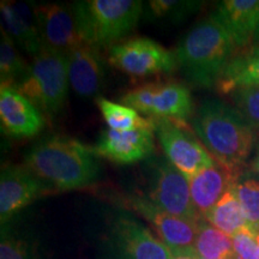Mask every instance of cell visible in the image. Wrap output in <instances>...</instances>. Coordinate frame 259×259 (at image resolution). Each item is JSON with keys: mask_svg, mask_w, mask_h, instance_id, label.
<instances>
[{"mask_svg": "<svg viewBox=\"0 0 259 259\" xmlns=\"http://www.w3.org/2000/svg\"><path fill=\"white\" fill-rule=\"evenodd\" d=\"M24 161L40 179L59 191L88 187L101 173V162L95 150L63 135L41 138L29 149Z\"/></svg>", "mask_w": 259, "mask_h": 259, "instance_id": "6da1fadb", "label": "cell"}, {"mask_svg": "<svg viewBox=\"0 0 259 259\" xmlns=\"http://www.w3.org/2000/svg\"><path fill=\"white\" fill-rule=\"evenodd\" d=\"M192 127L219 164L234 174L244 170L253 151L255 130L234 107L218 99L204 100Z\"/></svg>", "mask_w": 259, "mask_h": 259, "instance_id": "7a4b0ae2", "label": "cell"}, {"mask_svg": "<svg viewBox=\"0 0 259 259\" xmlns=\"http://www.w3.org/2000/svg\"><path fill=\"white\" fill-rule=\"evenodd\" d=\"M236 50L229 35L211 17L203 19L179 42L174 56L181 74L200 88L216 87Z\"/></svg>", "mask_w": 259, "mask_h": 259, "instance_id": "3957f363", "label": "cell"}, {"mask_svg": "<svg viewBox=\"0 0 259 259\" xmlns=\"http://www.w3.org/2000/svg\"><path fill=\"white\" fill-rule=\"evenodd\" d=\"M138 0H79L72 9L84 44L97 48L113 46L134 30L144 12Z\"/></svg>", "mask_w": 259, "mask_h": 259, "instance_id": "277c9868", "label": "cell"}, {"mask_svg": "<svg viewBox=\"0 0 259 259\" xmlns=\"http://www.w3.org/2000/svg\"><path fill=\"white\" fill-rule=\"evenodd\" d=\"M103 259H171L168 246L125 209L108 210L97 236Z\"/></svg>", "mask_w": 259, "mask_h": 259, "instance_id": "5b68a950", "label": "cell"}, {"mask_svg": "<svg viewBox=\"0 0 259 259\" xmlns=\"http://www.w3.org/2000/svg\"><path fill=\"white\" fill-rule=\"evenodd\" d=\"M67 54L42 47L34 57L28 76L15 87L48 116L59 113L69 92Z\"/></svg>", "mask_w": 259, "mask_h": 259, "instance_id": "8992f818", "label": "cell"}, {"mask_svg": "<svg viewBox=\"0 0 259 259\" xmlns=\"http://www.w3.org/2000/svg\"><path fill=\"white\" fill-rule=\"evenodd\" d=\"M145 197L158 208L178 218L199 221L191 198L189 178L177 169L166 156L149 158L144 167Z\"/></svg>", "mask_w": 259, "mask_h": 259, "instance_id": "52a82bcc", "label": "cell"}, {"mask_svg": "<svg viewBox=\"0 0 259 259\" xmlns=\"http://www.w3.org/2000/svg\"><path fill=\"white\" fill-rule=\"evenodd\" d=\"M121 102L153 119L186 121L193 113V101L189 89L174 82L139 85L126 93L121 97Z\"/></svg>", "mask_w": 259, "mask_h": 259, "instance_id": "ba28073f", "label": "cell"}, {"mask_svg": "<svg viewBox=\"0 0 259 259\" xmlns=\"http://www.w3.org/2000/svg\"><path fill=\"white\" fill-rule=\"evenodd\" d=\"M153 120L155 134L166 157L189 179L215 163L205 147L187 128L186 121L176 119Z\"/></svg>", "mask_w": 259, "mask_h": 259, "instance_id": "9c48e42d", "label": "cell"}, {"mask_svg": "<svg viewBox=\"0 0 259 259\" xmlns=\"http://www.w3.org/2000/svg\"><path fill=\"white\" fill-rule=\"evenodd\" d=\"M108 63L135 77L170 73L177 69L176 56L150 38L136 37L113 45L108 50Z\"/></svg>", "mask_w": 259, "mask_h": 259, "instance_id": "30bf717a", "label": "cell"}, {"mask_svg": "<svg viewBox=\"0 0 259 259\" xmlns=\"http://www.w3.org/2000/svg\"><path fill=\"white\" fill-rule=\"evenodd\" d=\"M53 189L27 166H8L0 174V221L8 223L18 211Z\"/></svg>", "mask_w": 259, "mask_h": 259, "instance_id": "8fae6325", "label": "cell"}, {"mask_svg": "<svg viewBox=\"0 0 259 259\" xmlns=\"http://www.w3.org/2000/svg\"><path fill=\"white\" fill-rule=\"evenodd\" d=\"M127 203L130 208L154 227L160 236V240L164 242L170 250L194 247L200 220L190 221L170 215L141 193L130 194Z\"/></svg>", "mask_w": 259, "mask_h": 259, "instance_id": "7c38bea8", "label": "cell"}, {"mask_svg": "<svg viewBox=\"0 0 259 259\" xmlns=\"http://www.w3.org/2000/svg\"><path fill=\"white\" fill-rule=\"evenodd\" d=\"M35 15L44 47L67 54L84 44L71 4H35Z\"/></svg>", "mask_w": 259, "mask_h": 259, "instance_id": "4fadbf2b", "label": "cell"}, {"mask_svg": "<svg viewBox=\"0 0 259 259\" xmlns=\"http://www.w3.org/2000/svg\"><path fill=\"white\" fill-rule=\"evenodd\" d=\"M0 125L9 137L29 138L40 134L45 126L42 112L15 87L0 85Z\"/></svg>", "mask_w": 259, "mask_h": 259, "instance_id": "5bb4252c", "label": "cell"}, {"mask_svg": "<svg viewBox=\"0 0 259 259\" xmlns=\"http://www.w3.org/2000/svg\"><path fill=\"white\" fill-rule=\"evenodd\" d=\"M153 128L118 132L103 130L93 149L100 157L119 164H131L153 155L155 149Z\"/></svg>", "mask_w": 259, "mask_h": 259, "instance_id": "9a60e30c", "label": "cell"}, {"mask_svg": "<svg viewBox=\"0 0 259 259\" xmlns=\"http://www.w3.org/2000/svg\"><path fill=\"white\" fill-rule=\"evenodd\" d=\"M210 17L221 25L238 50H246L257 41L259 0H223Z\"/></svg>", "mask_w": 259, "mask_h": 259, "instance_id": "2e32d148", "label": "cell"}, {"mask_svg": "<svg viewBox=\"0 0 259 259\" xmlns=\"http://www.w3.org/2000/svg\"><path fill=\"white\" fill-rule=\"evenodd\" d=\"M71 88L82 97H100L106 82V63L99 48L82 44L67 53Z\"/></svg>", "mask_w": 259, "mask_h": 259, "instance_id": "e0dca14e", "label": "cell"}, {"mask_svg": "<svg viewBox=\"0 0 259 259\" xmlns=\"http://www.w3.org/2000/svg\"><path fill=\"white\" fill-rule=\"evenodd\" d=\"M2 30L9 35L16 46L30 56H37L44 47L38 30L35 4L32 3H0Z\"/></svg>", "mask_w": 259, "mask_h": 259, "instance_id": "ac0fdd59", "label": "cell"}, {"mask_svg": "<svg viewBox=\"0 0 259 259\" xmlns=\"http://www.w3.org/2000/svg\"><path fill=\"white\" fill-rule=\"evenodd\" d=\"M234 176V173L215 162L212 166L190 178L191 198L200 218L205 219L223 194L231 189Z\"/></svg>", "mask_w": 259, "mask_h": 259, "instance_id": "d6986e66", "label": "cell"}, {"mask_svg": "<svg viewBox=\"0 0 259 259\" xmlns=\"http://www.w3.org/2000/svg\"><path fill=\"white\" fill-rule=\"evenodd\" d=\"M258 87L259 44L234 54L216 83V89L222 95H231L235 90Z\"/></svg>", "mask_w": 259, "mask_h": 259, "instance_id": "ffe728a7", "label": "cell"}, {"mask_svg": "<svg viewBox=\"0 0 259 259\" xmlns=\"http://www.w3.org/2000/svg\"><path fill=\"white\" fill-rule=\"evenodd\" d=\"M96 103L109 130L126 132L134 130L153 128L155 131L153 119L143 118L131 107L109 101L102 96L97 97Z\"/></svg>", "mask_w": 259, "mask_h": 259, "instance_id": "44dd1931", "label": "cell"}, {"mask_svg": "<svg viewBox=\"0 0 259 259\" xmlns=\"http://www.w3.org/2000/svg\"><path fill=\"white\" fill-rule=\"evenodd\" d=\"M232 190L240 203L247 226L257 233L259 227V178L253 171L241 170L234 176Z\"/></svg>", "mask_w": 259, "mask_h": 259, "instance_id": "7402d4cb", "label": "cell"}, {"mask_svg": "<svg viewBox=\"0 0 259 259\" xmlns=\"http://www.w3.org/2000/svg\"><path fill=\"white\" fill-rule=\"evenodd\" d=\"M194 248L202 259H234L231 236L206 222L203 218L199 221Z\"/></svg>", "mask_w": 259, "mask_h": 259, "instance_id": "603a6c76", "label": "cell"}, {"mask_svg": "<svg viewBox=\"0 0 259 259\" xmlns=\"http://www.w3.org/2000/svg\"><path fill=\"white\" fill-rule=\"evenodd\" d=\"M209 223L232 238L236 232L247 226L244 211L232 187L223 194L219 203L205 216Z\"/></svg>", "mask_w": 259, "mask_h": 259, "instance_id": "cb8c5ba5", "label": "cell"}, {"mask_svg": "<svg viewBox=\"0 0 259 259\" xmlns=\"http://www.w3.org/2000/svg\"><path fill=\"white\" fill-rule=\"evenodd\" d=\"M202 4L196 0H151L144 5L143 15L153 22L180 23L198 11Z\"/></svg>", "mask_w": 259, "mask_h": 259, "instance_id": "d4e9b609", "label": "cell"}, {"mask_svg": "<svg viewBox=\"0 0 259 259\" xmlns=\"http://www.w3.org/2000/svg\"><path fill=\"white\" fill-rule=\"evenodd\" d=\"M30 65L25 63L17 46L9 37L5 31L2 30L0 42V82L5 85L17 87L28 76Z\"/></svg>", "mask_w": 259, "mask_h": 259, "instance_id": "484cf974", "label": "cell"}, {"mask_svg": "<svg viewBox=\"0 0 259 259\" xmlns=\"http://www.w3.org/2000/svg\"><path fill=\"white\" fill-rule=\"evenodd\" d=\"M0 259H42V255L32 236L25 235L5 223L2 225Z\"/></svg>", "mask_w": 259, "mask_h": 259, "instance_id": "4316f807", "label": "cell"}, {"mask_svg": "<svg viewBox=\"0 0 259 259\" xmlns=\"http://www.w3.org/2000/svg\"><path fill=\"white\" fill-rule=\"evenodd\" d=\"M233 107L254 130H259V87L239 89L232 93Z\"/></svg>", "mask_w": 259, "mask_h": 259, "instance_id": "83f0119b", "label": "cell"}, {"mask_svg": "<svg viewBox=\"0 0 259 259\" xmlns=\"http://www.w3.org/2000/svg\"><path fill=\"white\" fill-rule=\"evenodd\" d=\"M234 259H259L257 233L248 226L241 228L232 236Z\"/></svg>", "mask_w": 259, "mask_h": 259, "instance_id": "f1b7e54d", "label": "cell"}, {"mask_svg": "<svg viewBox=\"0 0 259 259\" xmlns=\"http://www.w3.org/2000/svg\"><path fill=\"white\" fill-rule=\"evenodd\" d=\"M171 251V259H202L199 254L197 253L196 248H180V250H170Z\"/></svg>", "mask_w": 259, "mask_h": 259, "instance_id": "f546056e", "label": "cell"}, {"mask_svg": "<svg viewBox=\"0 0 259 259\" xmlns=\"http://www.w3.org/2000/svg\"><path fill=\"white\" fill-rule=\"evenodd\" d=\"M253 170H254V173L259 177V142H258L257 150H255V156L253 160Z\"/></svg>", "mask_w": 259, "mask_h": 259, "instance_id": "4dcf8cb0", "label": "cell"}, {"mask_svg": "<svg viewBox=\"0 0 259 259\" xmlns=\"http://www.w3.org/2000/svg\"><path fill=\"white\" fill-rule=\"evenodd\" d=\"M257 242H258V250H259V233H257Z\"/></svg>", "mask_w": 259, "mask_h": 259, "instance_id": "1f68e13d", "label": "cell"}, {"mask_svg": "<svg viewBox=\"0 0 259 259\" xmlns=\"http://www.w3.org/2000/svg\"><path fill=\"white\" fill-rule=\"evenodd\" d=\"M255 44H259V30H258V35H257V41H255Z\"/></svg>", "mask_w": 259, "mask_h": 259, "instance_id": "d6a6232c", "label": "cell"}, {"mask_svg": "<svg viewBox=\"0 0 259 259\" xmlns=\"http://www.w3.org/2000/svg\"><path fill=\"white\" fill-rule=\"evenodd\" d=\"M257 233H259V227H258V231H257Z\"/></svg>", "mask_w": 259, "mask_h": 259, "instance_id": "836d02e7", "label": "cell"}]
</instances>
